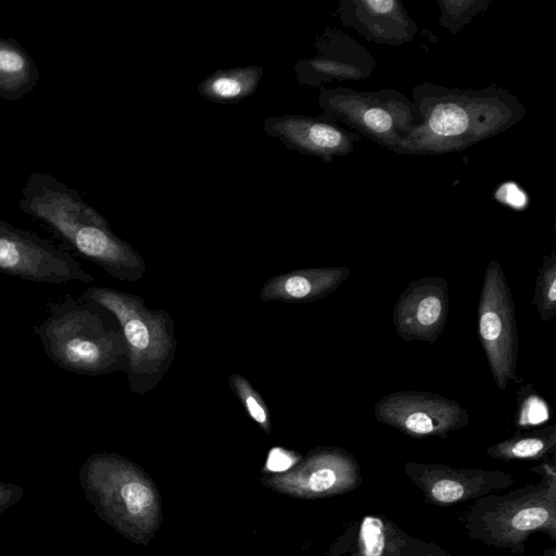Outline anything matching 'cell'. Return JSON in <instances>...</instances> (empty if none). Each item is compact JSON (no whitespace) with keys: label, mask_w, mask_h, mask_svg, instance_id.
Instances as JSON below:
<instances>
[{"label":"cell","mask_w":556,"mask_h":556,"mask_svg":"<svg viewBox=\"0 0 556 556\" xmlns=\"http://www.w3.org/2000/svg\"><path fill=\"white\" fill-rule=\"evenodd\" d=\"M556 450V426H546L516 434L486 448V454L501 460L544 459Z\"/></svg>","instance_id":"cell-21"},{"label":"cell","mask_w":556,"mask_h":556,"mask_svg":"<svg viewBox=\"0 0 556 556\" xmlns=\"http://www.w3.org/2000/svg\"><path fill=\"white\" fill-rule=\"evenodd\" d=\"M404 471L433 505L446 506L478 500L514 484L515 477L500 470L455 468L444 464L406 462Z\"/></svg>","instance_id":"cell-12"},{"label":"cell","mask_w":556,"mask_h":556,"mask_svg":"<svg viewBox=\"0 0 556 556\" xmlns=\"http://www.w3.org/2000/svg\"><path fill=\"white\" fill-rule=\"evenodd\" d=\"M417 539L410 538L409 543L404 547L401 556H420L416 545Z\"/></svg>","instance_id":"cell-27"},{"label":"cell","mask_w":556,"mask_h":556,"mask_svg":"<svg viewBox=\"0 0 556 556\" xmlns=\"http://www.w3.org/2000/svg\"><path fill=\"white\" fill-rule=\"evenodd\" d=\"M478 334L494 383L504 391L509 381H518V336L513 295L496 260L490 261L483 276L478 304Z\"/></svg>","instance_id":"cell-8"},{"label":"cell","mask_w":556,"mask_h":556,"mask_svg":"<svg viewBox=\"0 0 556 556\" xmlns=\"http://www.w3.org/2000/svg\"><path fill=\"white\" fill-rule=\"evenodd\" d=\"M338 15L343 25L379 45L412 42L418 30L399 0H340Z\"/></svg>","instance_id":"cell-16"},{"label":"cell","mask_w":556,"mask_h":556,"mask_svg":"<svg viewBox=\"0 0 556 556\" xmlns=\"http://www.w3.org/2000/svg\"><path fill=\"white\" fill-rule=\"evenodd\" d=\"M464 525L471 539L488 546L523 554L536 532L556 538V479L542 477L506 494H488L467 509Z\"/></svg>","instance_id":"cell-6"},{"label":"cell","mask_w":556,"mask_h":556,"mask_svg":"<svg viewBox=\"0 0 556 556\" xmlns=\"http://www.w3.org/2000/svg\"><path fill=\"white\" fill-rule=\"evenodd\" d=\"M228 380L249 417L257 424L263 431L270 433L271 424L269 409L260 393L250 381L240 374L230 375Z\"/></svg>","instance_id":"cell-23"},{"label":"cell","mask_w":556,"mask_h":556,"mask_svg":"<svg viewBox=\"0 0 556 556\" xmlns=\"http://www.w3.org/2000/svg\"><path fill=\"white\" fill-rule=\"evenodd\" d=\"M419 126L395 153L438 155L466 150L525 117V108L506 89L448 88L425 83L413 88Z\"/></svg>","instance_id":"cell-1"},{"label":"cell","mask_w":556,"mask_h":556,"mask_svg":"<svg viewBox=\"0 0 556 556\" xmlns=\"http://www.w3.org/2000/svg\"><path fill=\"white\" fill-rule=\"evenodd\" d=\"M268 489L296 498H321L348 493L361 482V468L354 455L336 446L312 450L293 466L266 475Z\"/></svg>","instance_id":"cell-10"},{"label":"cell","mask_w":556,"mask_h":556,"mask_svg":"<svg viewBox=\"0 0 556 556\" xmlns=\"http://www.w3.org/2000/svg\"><path fill=\"white\" fill-rule=\"evenodd\" d=\"M0 271L38 283H88L94 277L67 252L0 219Z\"/></svg>","instance_id":"cell-9"},{"label":"cell","mask_w":556,"mask_h":556,"mask_svg":"<svg viewBox=\"0 0 556 556\" xmlns=\"http://www.w3.org/2000/svg\"><path fill=\"white\" fill-rule=\"evenodd\" d=\"M81 296L109 309L123 330L127 349V378L131 392L144 395L162 380L177 346L172 317L149 308L131 293L105 287H89Z\"/></svg>","instance_id":"cell-5"},{"label":"cell","mask_w":556,"mask_h":556,"mask_svg":"<svg viewBox=\"0 0 556 556\" xmlns=\"http://www.w3.org/2000/svg\"><path fill=\"white\" fill-rule=\"evenodd\" d=\"M24 495V490L15 484L0 482V514L16 504Z\"/></svg>","instance_id":"cell-25"},{"label":"cell","mask_w":556,"mask_h":556,"mask_svg":"<svg viewBox=\"0 0 556 556\" xmlns=\"http://www.w3.org/2000/svg\"><path fill=\"white\" fill-rule=\"evenodd\" d=\"M47 312L34 331L55 365L85 376L126 371L123 330L109 309L81 295L66 294L50 303Z\"/></svg>","instance_id":"cell-3"},{"label":"cell","mask_w":556,"mask_h":556,"mask_svg":"<svg viewBox=\"0 0 556 556\" xmlns=\"http://www.w3.org/2000/svg\"><path fill=\"white\" fill-rule=\"evenodd\" d=\"M267 135L278 138L288 149L316 156L330 163L336 156L351 153L362 137L323 117L285 114L268 117L264 123Z\"/></svg>","instance_id":"cell-14"},{"label":"cell","mask_w":556,"mask_h":556,"mask_svg":"<svg viewBox=\"0 0 556 556\" xmlns=\"http://www.w3.org/2000/svg\"><path fill=\"white\" fill-rule=\"evenodd\" d=\"M410 538L384 516L366 515L358 525L353 556H401Z\"/></svg>","instance_id":"cell-20"},{"label":"cell","mask_w":556,"mask_h":556,"mask_svg":"<svg viewBox=\"0 0 556 556\" xmlns=\"http://www.w3.org/2000/svg\"><path fill=\"white\" fill-rule=\"evenodd\" d=\"M18 206L113 278L136 282L143 277L142 256L111 230L106 219L85 202L77 190L52 175L29 174Z\"/></svg>","instance_id":"cell-2"},{"label":"cell","mask_w":556,"mask_h":556,"mask_svg":"<svg viewBox=\"0 0 556 556\" xmlns=\"http://www.w3.org/2000/svg\"><path fill=\"white\" fill-rule=\"evenodd\" d=\"M450 311L447 281L440 276L409 282L396 300L392 321L404 341L434 343L444 331Z\"/></svg>","instance_id":"cell-13"},{"label":"cell","mask_w":556,"mask_h":556,"mask_svg":"<svg viewBox=\"0 0 556 556\" xmlns=\"http://www.w3.org/2000/svg\"><path fill=\"white\" fill-rule=\"evenodd\" d=\"M318 53L296 64L299 80L320 87L332 80L368 78L376 67L370 52L346 33L327 28L318 39Z\"/></svg>","instance_id":"cell-15"},{"label":"cell","mask_w":556,"mask_h":556,"mask_svg":"<svg viewBox=\"0 0 556 556\" xmlns=\"http://www.w3.org/2000/svg\"><path fill=\"white\" fill-rule=\"evenodd\" d=\"M490 0H440V25L457 34L478 13L485 10Z\"/></svg>","instance_id":"cell-24"},{"label":"cell","mask_w":556,"mask_h":556,"mask_svg":"<svg viewBox=\"0 0 556 556\" xmlns=\"http://www.w3.org/2000/svg\"><path fill=\"white\" fill-rule=\"evenodd\" d=\"M350 273L345 266H327L280 274L264 283L260 299L265 302H314L336 291Z\"/></svg>","instance_id":"cell-17"},{"label":"cell","mask_w":556,"mask_h":556,"mask_svg":"<svg viewBox=\"0 0 556 556\" xmlns=\"http://www.w3.org/2000/svg\"><path fill=\"white\" fill-rule=\"evenodd\" d=\"M262 75L263 68L260 66L218 70L199 84L198 91L213 103L238 102L256 90Z\"/></svg>","instance_id":"cell-19"},{"label":"cell","mask_w":556,"mask_h":556,"mask_svg":"<svg viewBox=\"0 0 556 556\" xmlns=\"http://www.w3.org/2000/svg\"><path fill=\"white\" fill-rule=\"evenodd\" d=\"M79 482L97 515L124 538L148 544L162 525L160 492L134 462L113 453L89 456L79 468Z\"/></svg>","instance_id":"cell-4"},{"label":"cell","mask_w":556,"mask_h":556,"mask_svg":"<svg viewBox=\"0 0 556 556\" xmlns=\"http://www.w3.org/2000/svg\"><path fill=\"white\" fill-rule=\"evenodd\" d=\"M374 416L414 439L445 438L469 424L470 414L457 401L422 391L387 394L374 405Z\"/></svg>","instance_id":"cell-11"},{"label":"cell","mask_w":556,"mask_h":556,"mask_svg":"<svg viewBox=\"0 0 556 556\" xmlns=\"http://www.w3.org/2000/svg\"><path fill=\"white\" fill-rule=\"evenodd\" d=\"M416 545L420 556H453L432 542L417 539Z\"/></svg>","instance_id":"cell-26"},{"label":"cell","mask_w":556,"mask_h":556,"mask_svg":"<svg viewBox=\"0 0 556 556\" xmlns=\"http://www.w3.org/2000/svg\"><path fill=\"white\" fill-rule=\"evenodd\" d=\"M323 117L348 125L361 137L393 152L419 126L416 105L395 89L357 91L346 87H319Z\"/></svg>","instance_id":"cell-7"},{"label":"cell","mask_w":556,"mask_h":556,"mask_svg":"<svg viewBox=\"0 0 556 556\" xmlns=\"http://www.w3.org/2000/svg\"><path fill=\"white\" fill-rule=\"evenodd\" d=\"M40 78L36 61L14 38L0 36V98L18 101L35 90Z\"/></svg>","instance_id":"cell-18"},{"label":"cell","mask_w":556,"mask_h":556,"mask_svg":"<svg viewBox=\"0 0 556 556\" xmlns=\"http://www.w3.org/2000/svg\"><path fill=\"white\" fill-rule=\"evenodd\" d=\"M533 304L543 321L556 316V255L551 252L543 258L534 286Z\"/></svg>","instance_id":"cell-22"}]
</instances>
